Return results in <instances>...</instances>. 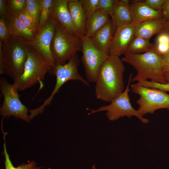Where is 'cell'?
<instances>
[{
  "instance_id": "obj_16",
  "label": "cell",
  "mask_w": 169,
  "mask_h": 169,
  "mask_svg": "<svg viewBox=\"0 0 169 169\" xmlns=\"http://www.w3.org/2000/svg\"><path fill=\"white\" fill-rule=\"evenodd\" d=\"M116 28L111 19L90 38L93 44L101 51L109 55Z\"/></svg>"
},
{
  "instance_id": "obj_4",
  "label": "cell",
  "mask_w": 169,
  "mask_h": 169,
  "mask_svg": "<svg viewBox=\"0 0 169 169\" xmlns=\"http://www.w3.org/2000/svg\"><path fill=\"white\" fill-rule=\"evenodd\" d=\"M55 24L51 51L56 65H64L81 51L82 42L81 38Z\"/></svg>"
},
{
  "instance_id": "obj_31",
  "label": "cell",
  "mask_w": 169,
  "mask_h": 169,
  "mask_svg": "<svg viewBox=\"0 0 169 169\" xmlns=\"http://www.w3.org/2000/svg\"><path fill=\"white\" fill-rule=\"evenodd\" d=\"M6 18H0V41L4 42L10 37Z\"/></svg>"
},
{
  "instance_id": "obj_11",
  "label": "cell",
  "mask_w": 169,
  "mask_h": 169,
  "mask_svg": "<svg viewBox=\"0 0 169 169\" xmlns=\"http://www.w3.org/2000/svg\"><path fill=\"white\" fill-rule=\"evenodd\" d=\"M82 42L81 61L86 79L89 83H95L99 70L110 55L98 49L90 38H81Z\"/></svg>"
},
{
  "instance_id": "obj_15",
  "label": "cell",
  "mask_w": 169,
  "mask_h": 169,
  "mask_svg": "<svg viewBox=\"0 0 169 169\" xmlns=\"http://www.w3.org/2000/svg\"><path fill=\"white\" fill-rule=\"evenodd\" d=\"M130 9L132 23L135 25L144 21L162 18L161 11L151 8L145 3L144 1H134L130 4Z\"/></svg>"
},
{
  "instance_id": "obj_32",
  "label": "cell",
  "mask_w": 169,
  "mask_h": 169,
  "mask_svg": "<svg viewBox=\"0 0 169 169\" xmlns=\"http://www.w3.org/2000/svg\"><path fill=\"white\" fill-rule=\"evenodd\" d=\"M166 0H146L145 3L151 8L161 11L162 6Z\"/></svg>"
},
{
  "instance_id": "obj_12",
  "label": "cell",
  "mask_w": 169,
  "mask_h": 169,
  "mask_svg": "<svg viewBox=\"0 0 169 169\" xmlns=\"http://www.w3.org/2000/svg\"><path fill=\"white\" fill-rule=\"evenodd\" d=\"M135 25L132 23L115 29L109 52L110 56L119 57L127 51L135 37Z\"/></svg>"
},
{
  "instance_id": "obj_20",
  "label": "cell",
  "mask_w": 169,
  "mask_h": 169,
  "mask_svg": "<svg viewBox=\"0 0 169 169\" xmlns=\"http://www.w3.org/2000/svg\"><path fill=\"white\" fill-rule=\"evenodd\" d=\"M110 19V16L107 13L99 10L96 11L87 18L85 37L90 38Z\"/></svg>"
},
{
  "instance_id": "obj_28",
  "label": "cell",
  "mask_w": 169,
  "mask_h": 169,
  "mask_svg": "<svg viewBox=\"0 0 169 169\" xmlns=\"http://www.w3.org/2000/svg\"><path fill=\"white\" fill-rule=\"evenodd\" d=\"M99 0H82L87 18L98 10Z\"/></svg>"
},
{
  "instance_id": "obj_5",
  "label": "cell",
  "mask_w": 169,
  "mask_h": 169,
  "mask_svg": "<svg viewBox=\"0 0 169 169\" xmlns=\"http://www.w3.org/2000/svg\"><path fill=\"white\" fill-rule=\"evenodd\" d=\"M52 66L33 49L29 47L28 57L22 74L13 84L18 91L32 87L44 80Z\"/></svg>"
},
{
  "instance_id": "obj_24",
  "label": "cell",
  "mask_w": 169,
  "mask_h": 169,
  "mask_svg": "<svg viewBox=\"0 0 169 169\" xmlns=\"http://www.w3.org/2000/svg\"><path fill=\"white\" fill-rule=\"evenodd\" d=\"M53 0H42L38 30H40L49 18Z\"/></svg>"
},
{
  "instance_id": "obj_17",
  "label": "cell",
  "mask_w": 169,
  "mask_h": 169,
  "mask_svg": "<svg viewBox=\"0 0 169 169\" xmlns=\"http://www.w3.org/2000/svg\"><path fill=\"white\" fill-rule=\"evenodd\" d=\"M166 21L163 18L146 20L135 25V37L150 40L154 35L160 33Z\"/></svg>"
},
{
  "instance_id": "obj_33",
  "label": "cell",
  "mask_w": 169,
  "mask_h": 169,
  "mask_svg": "<svg viewBox=\"0 0 169 169\" xmlns=\"http://www.w3.org/2000/svg\"><path fill=\"white\" fill-rule=\"evenodd\" d=\"M161 12L162 18L166 21H169V0H166L163 4L161 8Z\"/></svg>"
},
{
  "instance_id": "obj_2",
  "label": "cell",
  "mask_w": 169,
  "mask_h": 169,
  "mask_svg": "<svg viewBox=\"0 0 169 169\" xmlns=\"http://www.w3.org/2000/svg\"><path fill=\"white\" fill-rule=\"evenodd\" d=\"M121 59L136 69V74L131 81L139 82L149 79L161 84L167 83L162 72V56L153 49L142 54L126 52Z\"/></svg>"
},
{
  "instance_id": "obj_27",
  "label": "cell",
  "mask_w": 169,
  "mask_h": 169,
  "mask_svg": "<svg viewBox=\"0 0 169 169\" xmlns=\"http://www.w3.org/2000/svg\"><path fill=\"white\" fill-rule=\"evenodd\" d=\"M8 13L15 14L26 8V0H7Z\"/></svg>"
},
{
  "instance_id": "obj_34",
  "label": "cell",
  "mask_w": 169,
  "mask_h": 169,
  "mask_svg": "<svg viewBox=\"0 0 169 169\" xmlns=\"http://www.w3.org/2000/svg\"><path fill=\"white\" fill-rule=\"evenodd\" d=\"M8 14L7 0H0V17L6 18Z\"/></svg>"
},
{
  "instance_id": "obj_8",
  "label": "cell",
  "mask_w": 169,
  "mask_h": 169,
  "mask_svg": "<svg viewBox=\"0 0 169 169\" xmlns=\"http://www.w3.org/2000/svg\"><path fill=\"white\" fill-rule=\"evenodd\" d=\"M0 89L3 97L0 107V114L3 117L8 118L13 116L30 123L29 110L21 101L18 89L3 77L0 79Z\"/></svg>"
},
{
  "instance_id": "obj_7",
  "label": "cell",
  "mask_w": 169,
  "mask_h": 169,
  "mask_svg": "<svg viewBox=\"0 0 169 169\" xmlns=\"http://www.w3.org/2000/svg\"><path fill=\"white\" fill-rule=\"evenodd\" d=\"M132 78V74L131 73L125 90L111 101L110 104L100 107L97 110L90 109L88 115L104 111H106V115L108 119L111 121H115L124 117L130 118L134 116L143 123H148L149 120L144 118L137 110H135L131 103L129 93L131 89L129 86Z\"/></svg>"
},
{
  "instance_id": "obj_3",
  "label": "cell",
  "mask_w": 169,
  "mask_h": 169,
  "mask_svg": "<svg viewBox=\"0 0 169 169\" xmlns=\"http://www.w3.org/2000/svg\"><path fill=\"white\" fill-rule=\"evenodd\" d=\"M29 49L24 41L11 37L3 43L4 74L13 81L23 72Z\"/></svg>"
},
{
  "instance_id": "obj_13",
  "label": "cell",
  "mask_w": 169,
  "mask_h": 169,
  "mask_svg": "<svg viewBox=\"0 0 169 169\" xmlns=\"http://www.w3.org/2000/svg\"><path fill=\"white\" fill-rule=\"evenodd\" d=\"M69 1L53 0L50 17L56 23L76 35L68 8Z\"/></svg>"
},
{
  "instance_id": "obj_19",
  "label": "cell",
  "mask_w": 169,
  "mask_h": 169,
  "mask_svg": "<svg viewBox=\"0 0 169 169\" xmlns=\"http://www.w3.org/2000/svg\"><path fill=\"white\" fill-rule=\"evenodd\" d=\"M130 6L122 0H116L110 15L112 22L116 28L132 23Z\"/></svg>"
},
{
  "instance_id": "obj_1",
  "label": "cell",
  "mask_w": 169,
  "mask_h": 169,
  "mask_svg": "<svg viewBox=\"0 0 169 169\" xmlns=\"http://www.w3.org/2000/svg\"><path fill=\"white\" fill-rule=\"evenodd\" d=\"M119 57L110 56L102 64L95 83V94L99 100L110 102L124 91L125 66Z\"/></svg>"
},
{
  "instance_id": "obj_35",
  "label": "cell",
  "mask_w": 169,
  "mask_h": 169,
  "mask_svg": "<svg viewBox=\"0 0 169 169\" xmlns=\"http://www.w3.org/2000/svg\"><path fill=\"white\" fill-rule=\"evenodd\" d=\"M163 65L162 72L163 75L169 72V52L162 57Z\"/></svg>"
},
{
  "instance_id": "obj_14",
  "label": "cell",
  "mask_w": 169,
  "mask_h": 169,
  "mask_svg": "<svg viewBox=\"0 0 169 169\" xmlns=\"http://www.w3.org/2000/svg\"><path fill=\"white\" fill-rule=\"evenodd\" d=\"M68 8L76 36L81 38L85 37L87 17L82 0H70Z\"/></svg>"
},
{
  "instance_id": "obj_26",
  "label": "cell",
  "mask_w": 169,
  "mask_h": 169,
  "mask_svg": "<svg viewBox=\"0 0 169 169\" xmlns=\"http://www.w3.org/2000/svg\"><path fill=\"white\" fill-rule=\"evenodd\" d=\"M42 0H26V9L38 25Z\"/></svg>"
},
{
  "instance_id": "obj_29",
  "label": "cell",
  "mask_w": 169,
  "mask_h": 169,
  "mask_svg": "<svg viewBox=\"0 0 169 169\" xmlns=\"http://www.w3.org/2000/svg\"><path fill=\"white\" fill-rule=\"evenodd\" d=\"M116 0H99L98 10L109 15L110 17Z\"/></svg>"
},
{
  "instance_id": "obj_36",
  "label": "cell",
  "mask_w": 169,
  "mask_h": 169,
  "mask_svg": "<svg viewBox=\"0 0 169 169\" xmlns=\"http://www.w3.org/2000/svg\"><path fill=\"white\" fill-rule=\"evenodd\" d=\"M3 42L0 41V74L1 75L4 74L3 71Z\"/></svg>"
},
{
  "instance_id": "obj_18",
  "label": "cell",
  "mask_w": 169,
  "mask_h": 169,
  "mask_svg": "<svg viewBox=\"0 0 169 169\" xmlns=\"http://www.w3.org/2000/svg\"><path fill=\"white\" fill-rule=\"evenodd\" d=\"M6 20L10 37L26 41L30 40L35 35L15 15L8 13Z\"/></svg>"
},
{
  "instance_id": "obj_22",
  "label": "cell",
  "mask_w": 169,
  "mask_h": 169,
  "mask_svg": "<svg viewBox=\"0 0 169 169\" xmlns=\"http://www.w3.org/2000/svg\"><path fill=\"white\" fill-rule=\"evenodd\" d=\"M1 131L3 134V138L4 140L3 145L4 151L2 154L5 158L4 162L5 169H41L44 167L37 166L36 163L33 161H31L27 164L23 163L17 167H14L10 159L7 150L5 137L7 132H4L3 128L1 129Z\"/></svg>"
},
{
  "instance_id": "obj_9",
  "label": "cell",
  "mask_w": 169,
  "mask_h": 169,
  "mask_svg": "<svg viewBox=\"0 0 169 169\" xmlns=\"http://www.w3.org/2000/svg\"><path fill=\"white\" fill-rule=\"evenodd\" d=\"M131 89L140 96L136 103L139 105L137 110L141 115L153 114L161 109L169 110V95L166 92L144 87L138 82L131 84Z\"/></svg>"
},
{
  "instance_id": "obj_40",
  "label": "cell",
  "mask_w": 169,
  "mask_h": 169,
  "mask_svg": "<svg viewBox=\"0 0 169 169\" xmlns=\"http://www.w3.org/2000/svg\"><path fill=\"white\" fill-rule=\"evenodd\" d=\"M49 169H51L50 168H49Z\"/></svg>"
},
{
  "instance_id": "obj_38",
  "label": "cell",
  "mask_w": 169,
  "mask_h": 169,
  "mask_svg": "<svg viewBox=\"0 0 169 169\" xmlns=\"http://www.w3.org/2000/svg\"><path fill=\"white\" fill-rule=\"evenodd\" d=\"M164 75L167 83H169V72L164 74Z\"/></svg>"
},
{
  "instance_id": "obj_6",
  "label": "cell",
  "mask_w": 169,
  "mask_h": 169,
  "mask_svg": "<svg viewBox=\"0 0 169 169\" xmlns=\"http://www.w3.org/2000/svg\"><path fill=\"white\" fill-rule=\"evenodd\" d=\"M80 61L76 54L66 64L56 65L52 74L55 75L56 77L54 87L50 95L44 101L41 106L30 110V115L32 118H34L44 112L45 107L51 103L55 94L58 92L61 86L68 81L77 80L86 86H90L89 83L79 73L78 67Z\"/></svg>"
},
{
  "instance_id": "obj_37",
  "label": "cell",
  "mask_w": 169,
  "mask_h": 169,
  "mask_svg": "<svg viewBox=\"0 0 169 169\" xmlns=\"http://www.w3.org/2000/svg\"><path fill=\"white\" fill-rule=\"evenodd\" d=\"M161 32H165L169 35V21H166L164 27Z\"/></svg>"
},
{
  "instance_id": "obj_23",
  "label": "cell",
  "mask_w": 169,
  "mask_h": 169,
  "mask_svg": "<svg viewBox=\"0 0 169 169\" xmlns=\"http://www.w3.org/2000/svg\"><path fill=\"white\" fill-rule=\"evenodd\" d=\"M153 45V50L163 57L169 52V35L165 32H160Z\"/></svg>"
},
{
  "instance_id": "obj_30",
  "label": "cell",
  "mask_w": 169,
  "mask_h": 169,
  "mask_svg": "<svg viewBox=\"0 0 169 169\" xmlns=\"http://www.w3.org/2000/svg\"><path fill=\"white\" fill-rule=\"evenodd\" d=\"M138 83L141 85L148 88L158 89L165 92H169V83L161 84L152 81L144 80Z\"/></svg>"
},
{
  "instance_id": "obj_10",
  "label": "cell",
  "mask_w": 169,
  "mask_h": 169,
  "mask_svg": "<svg viewBox=\"0 0 169 169\" xmlns=\"http://www.w3.org/2000/svg\"><path fill=\"white\" fill-rule=\"evenodd\" d=\"M55 27V22L50 17L45 24L32 39L24 41L27 45L33 49L52 66L49 72L51 74L56 66L51 51V45Z\"/></svg>"
},
{
  "instance_id": "obj_25",
  "label": "cell",
  "mask_w": 169,
  "mask_h": 169,
  "mask_svg": "<svg viewBox=\"0 0 169 169\" xmlns=\"http://www.w3.org/2000/svg\"><path fill=\"white\" fill-rule=\"evenodd\" d=\"M15 15L25 26L35 34L37 33L38 25L26 8Z\"/></svg>"
},
{
  "instance_id": "obj_39",
  "label": "cell",
  "mask_w": 169,
  "mask_h": 169,
  "mask_svg": "<svg viewBox=\"0 0 169 169\" xmlns=\"http://www.w3.org/2000/svg\"><path fill=\"white\" fill-rule=\"evenodd\" d=\"M92 169H96L95 165H93L92 166Z\"/></svg>"
},
{
  "instance_id": "obj_21",
  "label": "cell",
  "mask_w": 169,
  "mask_h": 169,
  "mask_svg": "<svg viewBox=\"0 0 169 169\" xmlns=\"http://www.w3.org/2000/svg\"><path fill=\"white\" fill-rule=\"evenodd\" d=\"M149 40L140 37H134L126 52L135 54H142L153 49V44L151 43Z\"/></svg>"
}]
</instances>
